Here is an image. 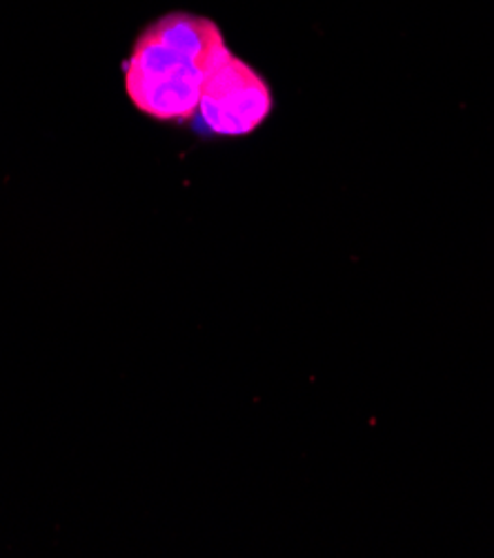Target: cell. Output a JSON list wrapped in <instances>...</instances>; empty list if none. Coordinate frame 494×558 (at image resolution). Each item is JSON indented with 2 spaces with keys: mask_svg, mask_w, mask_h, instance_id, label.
<instances>
[{
  "mask_svg": "<svg viewBox=\"0 0 494 558\" xmlns=\"http://www.w3.org/2000/svg\"><path fill=\"white\" fill-rule=\"evenodd\" d=\"M209 74L192 56L165 45L145 29L123 63L128 98L141 114L160 123H192Z\"/></svg>",
  "mask_w": 494,
  "mask_h": 558,
  "instance_id": "cell-1",
  "label": "cell"
},
{
  "mask_svg": "<svg viewBox=\"0 0 494 558\" xmlns=\"http://www.w3.org/2000/svg\"><path fill=\"white\" fill-rule=\"evenodd\" d=\"M274 96L267 81L237 53L205 81L196 119L214 136H248L272 114Z\"/></svg>",
  "mask_w": 494,
  "mask_h": 558,
  "instance_id": "cell-2",
  "label": "cell"
}]
</instances>
